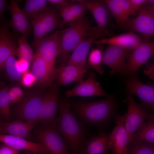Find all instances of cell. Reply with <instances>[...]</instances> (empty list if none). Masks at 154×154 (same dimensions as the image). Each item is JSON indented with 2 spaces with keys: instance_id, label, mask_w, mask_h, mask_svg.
Instances as JSON below:
<instances>
[{
  "instance_id": "cell-2",
  "label": "cell",
  "mask_w": 154,
  "mask_h": 154,
  "mask_svg": "<svg viewBox=\"0 0 154 154\" xmlns=\"http://www.w3.org/2000/svg\"><path fill=\"white\" fill-rule=\"evenodd\" d=\"M69 102L76 118L84 124L92 125L106 124L114 116L117 108V101L112 96L95 102L69 100Z\"/></svg>"
},
{
  "instance_id": "cell-7",
  "label": "cell",
  "mask_w": 154,
  "mask_h": 154,
  "mask_svg": "<svg viewBox=\"0 0 154 154\" xmlns=\"http://www.w3.org/2000/svg\"><path fill=\"white\" fill-rule=\"evenodd\" d=\"M123 102L127 106L124 126L129 143L132 140L135 132L145 123V120L154 119V114L149 113L137 105L131 94L127 96Z\"/></svg>"
},
{
  "instance_id": "cell-46",
  "label": "cell",
  "mask_w": 154,
  "mask_h": 154,
  "mask_svg": "<svg viewBox=\"0 0 154 154\" xmlns=\"http://www.w3.org/2000/svg\"><path fill=\"white\" fill-rule=\"evenodd\" d=\"M146 66L147 69H149L154 70V62L153 63L148 62L146 63Z\"/></svg>"
},
{
  "instance_id": "cell-45",
  "label": "cell",
  "mask_w": 154,
  "mask_h": 154,
  "mask_svg": "<svg viewBox=\"0 0 154 154\" xmlns=\"http://www.w3.org/2000/svg\"><path fill=\"white\" fill-rule=\"evenodd\" d=\"M144 73L146 75L148 76L151 79L154 80V70L147 69L144 71Z\"/></svg>"
},
{
  "instance_id": "cell-41",
  "label": "cell",
  "mask_w": 154,
  "mask_h": 154,
  "mask_svg": "<svg viewBox=\"0 0 154 154\" xmlns=\"http://www.w3.org/2000/svg\"><path fill=\"white\" fill-rule=\"evenodd\" d=\"M8 5L6 0H0V20L1 22H3L5 20L4 16L6 11L9 9Z\"/></svg>"
},
{
  "instance_id": "cell-32",
  "label": "cell",
  "mask_w": 154,
  "mask_h": 154,
  "mask_svg": "<svg viewBox=\"0 0 154 154\" xmlns=\"http://www.w3.org/2000/svg\"><path fill=\"white\" fill-rule=\"evenodd\" d=\"M9 88L4 86L0 91V121H11L10 110L9 107V101L8 96Z\"/></svg>"
},
{
  "instance_id": "cell-34",
  "label": "cell",
  "mask_w": 154,
  "mask_h": 154,
  "mask_svg": "<svg viewBox=\"0 0 154 154\" xmlns=\"http://www.w3.org/2000/svg\"><path fill=\"white\" fill-rule=\"evenodd\" d=\"M14 55L11 56L6 62L5 68L7 77L14 82H21L23 74L19 72L16 66V61Z\"/></svg>"
},
{
  "instance_id": "cell-12",
  "label": "cell",
  "mask_w": 154,
  "mask_h": 154,
  "mask_svg": "<svg viewBox=\"0 0 154 154\" xmlns=\"http://www.w3.org/2000/svg\"><path fill=\"white\" fill-rule=\"evenodd\" d=\"M126 62L125 76L129 78L154 54V41L144 42L131 50Z\"/></svg>"
},
{
  "instance_id": "cell-43",
  "label": "cell",
  "mask_w": 154,
  "mask_h": 154,
  "mask_svg": "<svg viewBox=\"0 0 154 154\" xmlns=\"http://www.w3.org/2000/svg\"><path fill=\"white\" fill-rule=\"evenodd\" d=\"M15 93L21 100L24 96L22 88L18 84H17L12 87Z\"/></svg>"
},
{
  "instance_id": "cell-8",
  "label": "cell",
  "mask_w": 154,
  "mask_h": 154,
  "mask_svg": "<svg viewBox=\"0 0 154 154\" xmlns=\"http://www.w3.org/2000/svg\"><path fill=\"white\" fill-rule=\"evenodd\" d=\"M124 28L131 32H136L143 36L145 42H149L154 37V16L147 4L142 7L136 17L129 18Z\"/></svg>"
},
{
  "instance_id": "cell-24",
  "label": "cell",
  "mask_w": 154,
  "mask_h": 154,
  "mask_svg": "<svg viewBox=\"0 0 154 154\" xmlns=\"http://www.w3.org/2000/svg\"><path fill=\"white\" fill-rule=\"evenodd\" d=\"M110 151V133L102 132L87 141L83 154H109Z\"/></svg>"
},
{
  "instance_id": "cell-16",
  "label": "cell",
  "mask_w": 154,
  "mask_h": 154,
  "mask_svg": "<svg viewBox=\"0 0 154 154\" xmlns=\"http://www.w3.org/2000/svg\"><path fill=\"white\" fill-rule=\"evenodd\" d=\"M126 113L117 117L115 121L116 126L110 133L111 151L114 154H127L128 136L124 126Z\"/></svg>"
},
{
  "instance_id": "cell-37",
  "label": "cell",
  "mask_w": 154,
  "mask_h": 154,
  "mask_svg": "<svg viewBox=\"0 0 154 154\" xmlns=\"http://www.w3.org/2000/svg\"><path fill=\"white\" fill-rule=\"evenodd\" d=\"M21 82L24 86L29 88L35 83L36 79L31 72L28 71L23 74Z\"/></svg>"
},
{
  "instance_id": "cell-28",
  "label": "cell",
  "mask_w": 154,
  "mask_h": 154,
  "mask_svg": "<svg viewBox=\"0 0 154 154\" xmlns=\"http://www.w3.org/2000/svg\"><path fill=\"white\" fill-rule=\"evenodd\" d=\"M41 15L45 25L47 34L58 27H60L61 22L59 15L54 9L48 7Z\"/></svg>"
},
{
  "instance_id": "cell-23",
  "label": "cell",
  "mask_w": 154,
  "mask_h": 154,
  "mask_svg": "<svg viewBox=\"0 0 154 154\" xmlns=\"http://www.w3.org/2000/svg\"><path fill=\"white\" fill-rule=\"evenodd\" d=\"M111 13L118 26L123 28L126 21L132 14L128 0H105Z\"/></svg>"
},
{
  "instance_id": "cell-22",
  "label": "cell",
  "mask_w": 154,
  "mask_h": 154,
  "mask_svg": "<svg viewBox=\"0 0 154 154\" xmlns=\"http://www.w3.org/2000/svg\"><path fill=\"white\" fill-rule=\"evenodd\" d=\"M0 142L19 150L24 149L37 154H50L41 143L34 142L17 136L6 134H0Z\"/></svg>"
},
{
  "instance_id": "cell-33",
  "label": "cell",
  "mask_w": 154,
  "mask_h": 154,
  "mask_svg": "<svg viewBox=\"0 0 154 154\" xmlns=\"http://www.w3.org/2000/svg\"><path fill=\"white\" fill-rule=\"evenodd\" d=\"M127 154H154V143L131 141L128 143Z\"/></svg>"
},
{
  "instance_id": "cell-44",
  "label": "cell",
  "mask_w": 154,
  "mask_h": 154,
  "mask_svg": "<svg viewBox=\"0 0 154 154\" xmlns=\"http://www.w3.org/2000/svg\"><path fill=\"white\" fill-rule=\"evenodd\" d=\"M47 2L56 5L57 7L67 6L70 3L65 0H47Z\"/></svg>"
},
{
  "instance_id": "cell-6",
  "label": "cell",
  "mask_w": 154,
  "mask_h": 154,
  "mask_svg": "<svg viewBox=\"0 0 154 154\" xmlns=\"http://www.w3.org/2000/svg\"><path fill=\"white\" fill-rule=\"evenodd\" d=\"M43 96L42 93L37 91H31L24 95L13 108L12 115L15 119L36 120L41 107Z\"/></svg>"
},
{
  "instance_id": "cell-10",
  "label": "cell",
  "mask_w": 154,
  "mask_h": 154,
  "mask_svg": "<svg viewBox=\"0 0 154 154\" xmlns=\"http://www.w3.org/2000/svg\"><path fill=\"white\" fill-rule=\"evenodd\" d=\"M124 82L129 94L135 95L142 100L140 107L147 112L148 110L154 112V86L150 83H143L137 73L127 78Z\"/></svg>"
},
{
  "instance_id": "cell-27",
  "label": "cell",
  "mask_w": 154,
  "mask_h": 154,
  "mask_svg": "<svg viewBox=\"0 0 154 154\" xmlns=\"http://www.w3.org/2000/svg\"><path fill=\"white\" fill-rule=\"evenodd\" d=\"M47 2L46 0H25L22 9L29 20H31L47 8Z\"/></svg>"
},
{
  "instance_id": "cell-15",
  "label": "cell",
  "mask_w": 154,
  "mask_h": 154,
  "mask_svg": "<svg viewBox=\"0 0 154 154\" xmlns=\"http://www.w3.org/2000/svg\"><path fill=\"white\" fill-rule=\"evenodd\" d=\"M32 64L31 72L35 78L36 86L43 88L52 86L57 75L51 70L44 60L35 53Z\"/></svg>"
},
{
  "instance_id": "cell-31",
  "label": "cell",
  "mask_w": 154,
  "mask_h": 154,
  "mask_svg": "<svg viewBox=\"0 0 154 154\" xmlns=\"http://www.w3.org/2000/svg\"><path fill=\"white\" fill-rule=\"evenodd\" d=\"M40 13L31 20L33 32V38L32 43L33 46L47 34L46 27Z\"/></svg>"
},
{
  "instance_id": "cell-30",
  "label": "cell",
  "mask_w": 154,
  "mask_h": 154,
  "mask_svg": "<svg viewBox=\"0 0 154 154\" xmlns=\"http://www.w3.org/2000/svg\"><path fill=\"white\" fill-rule=\"evenodd\" d=\"M97 47L92 48L89 56L88 61V66L93 68L100 74H103L104 70L102 69L103 56L102 45H97Z\"/></svg>"
},
{
  "instance_id": "cell-3",
  "label": "cell",
  "mask_w": 154,
  "mask_h": 154,
  "mask_svg": "<svg viewBox=\"0 0 154 154\" xmlns=\"http://www.w3.org/2000/svg\"><path fill=\"white\" fill-rule=\"evenodd\" d=\"M70 24L67 28L59 31V52L57 61L60 64L65 63L69 53L86 37H89L92 27L90 22L84 15Z\"/></svg>"
},
{
  "instance_id": "cell-19",
  "label": "cell",
  "mask_w": 154,
  "mask_h": 154,
  "mask_svg": "<svg viewBox=\"0 0 154 154\" xmlns=\"http://www.w3.org/2000/svg\"><path fill=\"white\" fill-rule=\"evenodd\" d=\"M11 15L10 25L14 31L27 38L32 33V29L29 19L16 0H11L9 9Z\"/></svg>"
},
{
  "instance_id": "cell-47",
  "label": "cell",
  "mask_w": 154,
  "mask_h": 154,
  "mask_svg": "<svg viewBox=\"0 0 154 154\" xmlns=\"http://www.w3.org/2000/svg\"><path fill=\"white\" fill-rule=\"evenodd\" d=\"M149 5L150 6V9L154 16V4L152 5Z\"/></svg>"
},
{
  "instance_id": "cell-4",
  "label": "cell",
  "mask_w": 154,
  "mask_h": 154,
  "mask_svg": "<svg viewBox=\"0 0 154 154\" xmlns=\"http://www.w3.org/2000/svg\"><path fill=\"white\" fill-rule=\"evenodd\" d=\"M72 2L82 4L89 10L97 23L96 27H91L89 38L94 40L105 38L110 33L111 14L104 0H72Z\"/></svg>"
},
{
  "instance_id": "cell-35",
  "label": "cell",
  "mask_w": 154,
  "mask_h": 154,
  "mask_svg": "<svg viewBox=\"0 0 154 154\" xmlns=\"http://www.w3.org/2000/svg\"><path fill=\"white\" fill-rule=\"evenodd\" d=\"M60 15L62 19L60 27L67 23H71L76 20V19L67 7H57Z\"/></svg>"
},
{
  "instance_id": "cell-40",
  "label": "cell",
  "mask_w": 154,
  "mask_h": 154,
  "mask_svg": "<svg viewBox=\"0 0 154 154\" xmlns=\"http://www.w3.org/2000/svg\"><path fill=\"white\" fill-rule=\"evenodd\" d=\"M0 154H20L19 150L4 143L0 146Z\"/></svg>"
},
{
  "instance_id": "cell-20",
  "label": "cell",
  "mask_w": 154,
  "mask_h": 154,
  "mask_svg": "<svg viewBox=\"0 0 154 154\" xmlns=\"http://www.w3.org/2000/svg\"><path fill=\"white\" fill-rule=\"evenodd\" d=\"M144 42L143 38L133 32L130 31L109 38L95 40L94 43L97 45H117L127 50H132Z\"/></svg>"
},
{
  "instance_id": "cell-25",
  "label": "cell",
  "mask_w": 154,
  "mask_h": 154,
  "mask_svg": "<svg viewBox=\"0 0 154 154\" xmlns=\"http://www.w3.org/2000/svg\"><path fill=\"white\" fill-rule=\"evenodd\" d=\"M94 40L90 38L84 39L75 48L65 63L75 65L82 68H86L88 55Z\"/></svg>"
},
{
  "instance_id": "cell-11",
  "label": "cell",
  "mask_w": 154,
  "mask_h": 154,
  "mask_svg": "<svg viewBox=\"0 0 154 154\" xmlns=\"http://www.w3.org/2000/svg\"><path fill=\"white\" fill-rule=\"evenodd\" d=\"M36 53L45 61L51 70L57 75L55 63L59 52V31L38 41L34 46Z\"/></svg>"
},
{
  "instance_id": "cell-14",
  "label": "cell",
  "mask_w": 154,
  "mask_h": 154,
  "mask_svg": "<svg viewBox=\"0 0 154 154\" xmlns=\"http://www.w3.org/2000/svg\"><path fill=\"white\" fill-rule=\"evenodd\" d=\"M65 95L67 98L73 96H109L97 81L95 74L93 72L90 73L87 79L83 80L71 90L66 91Z\"/></svg>"
},
{
  "instance_id": "cell-48",
  "label": "cell",
  "mask_w": 154,
  "mask_h": 154,
  "mask_svg": "<svg viewBox=\"0 0 154 154\" xmlns=\"http://www.w3.org/2000/svg\"><path fill=\"white\" fill-rule=\"evenodd\" d=\"M32 152L29 151L25 150L24 152V154H33L32 153ZM37 153H33V154H36Z\"/></svg>"
},
{
  "instance_id": "cell-13",
  "label": "cell",
  "mask_w": 154,
  "mask_h": 154,
  "mask_svg": "<svg viewBox=\"0 0 154 154\" xmlns=\"http://www.w3.org/2000/svg\"><path fill=\"white\" fill-rule=\"evenodd\" d=\"M128 50L119 46L109 45L103 52L102 64L108 66L112 74L125 75Z\"/></svg>"
},
{
  "instance_id": "cell-36",
  "label": "cell",
  "mask_w": 154,
  "mask_h": 154,
  "mask_svg": "<svg viewBox=\"0 0 154 154\" xmlns=\"http://www.w3.org/2000/svg\"><path fill=\"white\" fill-rule=\"evenodd\" d=\"M76 20L84 15V13L86 10L82 4L77 3H70L67 6Z\"/></svg>"
},
{
  "instance_id": "cell-5",
  "label": "cell",
  "mask_w": 154,
  "mask_h": 154,
  "mask_svg": "<svg viewBox=\"0 0 154 154\" xmlns=\"http://www.w3.org/2000/svg\"><path fill=\"white\" fill-rule=\"evenodd\" d=\"M35 133L38 142L45 147L50 154H69L66 142L55 124H40Z\"/></svg>"
},
{
  "instance_id": "cell-26",
  "label": "cell",
  "mask_w": 154,
  "mask_h": 154,
  "mask_svg": "<svg viewBox=\"0 0 154 154\" xmlns=\"http://www.w3.org/2000/svg\"><path fill=\"white\" fill-rule=\"evenodd\" d=\"M131 141L154 143V119L145 123L134 133Z\"/></svg>"
},
{
  "instance_id": "cell-42",
  "label": "cell",
  "mask_w": 154,
  "mask_h": 154,
  "mask_svg": "<svg viewBox=\"0 0 154 154\" xmlns=\"http://www.w3.org/2000/svg\"><path fill=\"white\" fill-rule=\"evenodd\" d=\"M8 96L10 105L16 104L20 100L15 93L12 87L9 88Z\"/></svg>"
},
{
  "instance_id": "cell-39",
  "label": "cell",
  "mask_w": 154,
  "mask_h": 154,
  "mask_svg": "<svg viewBox=\"0 0 154 154\" xmlns=\"http://www.w3.org/2000/svg\"><path fill=\"white\" fill-rule=\"evenodd\" d=\"M16 64L18 71L23 74L28 71L31 64L25 59L19 58L16 61Z\"/></svg>"
},
{
  "instance_id": "cell-17",
  "label": "cell",
  "mask_w": 154,
  "mask_h": 154,
  "mask_svg": "<svg viewBox=\"0 0 154 154\" xmlns=\"http://www.w3.org/2000/svg\"><path fill=\"white\" fill-rule=\"evenodd\" d=\"M37 123L34 120L25 121L15 120L10 122L1 120L0 122V134L9 135L31 140V131Z\"/></svg>"
},
{
  "instance_id": "cell-29",
  "label": "cell",
  "mask_w": 154,
  "mask_h": 154,
  "mask_svg": "<svg viewBox=\"0 0 154 154\" xmlns=\"http://www.w3.org/2000/svg\"><path fill=\"white\" fill-rule=\"evenodd\" d=\"M27 38L22 36L18 37V46L15 55L19 58H22L32 63L35 54L29 44Z\"/></svg>"
},
{
  "instance_id": "cell-18",
  "label": "cell",
  "mask_w": 154,
  "mask_h": 154,
  "mask_svg": "<svg viewBox=\"0 0 154 154\" xmlns=\"http://www.w3.org/2000/svg\"><path fill=\"white\" fill-rule=\"evenodd\" d=\"M18 46L15 38L9 31L6 24H1L0 28V70L5 68L8 59L12 55H15Z\"/></svg>"
},
{
  "instance_id": "cell-38",
  "label": "cell",
  "mask_w": 154,
  "mask_h": 154,
  "mask_svg": "<svg viewBox=\"0 0 154 154\" xmlns=\"http://www.w3.org/2000/svg\"><path fill=\"white\" fill-rule=\"evenodd\" d=\"M132 11V14L136 15L147 3L146 0H128Z\"/></svg>"
},
{
  "instance_id": "cell-21",
  "label": "cell",
  "mask_w": 154,
  "mask_h": 154,
  "mask_svg": "<svg viewBox=\"0 0 154 154\" xmlns=\"http://www.w3.org/2000/svg\"><path fill=\"white\" fill-rule=\"evenodd\" d=\"M90 68H82L71 64H61L57 70L58 84L65 86L73 82L79 83Z\"/></svg>"
},
{
  "instance_id": "cell-9",
  "label": "cell",
  "mask_w": 154,
  "mask_h": 154,
  "mask_svg": "<svg viewBox=\"0 0 154 154\" xmlns=\"http://www.w3.org/2000/svg\"><path fill=\"white\" fill-rule=\"evenodd\" d=\"M59 91L58 85L55 84L50 86L49 90L43 95L38 114L36 120L40 124H55L59 103Z\"/></svg>"
},
{
  "instance_id": "cell-1",
  "label": "cell",
  "mask_w": 154,
  "mask_h": 154,
  "mask_svg": "<svg viewBox=\"0 0 154 154\" xmlns=\"http://www.w3.org/2000/svg\"><path fill=\"white\" fill-rule=\"evenodd\" d=\"M67 98L59 102V115L55 124L71 151L77 153L82 149L83 151L87 141L86 130L84 124L78 121L72 114Z\"/></svg>"
}]
</instances>
